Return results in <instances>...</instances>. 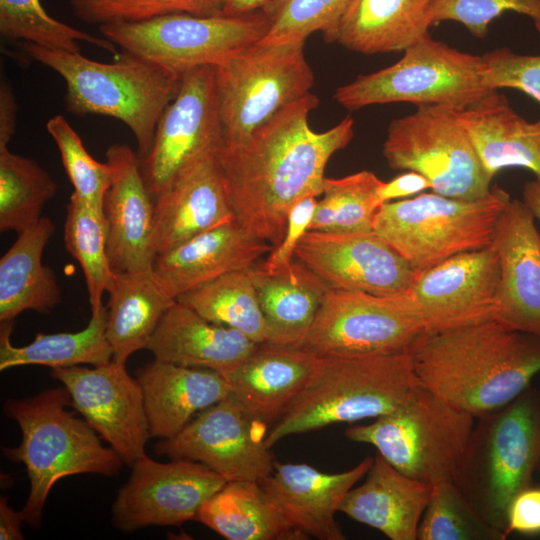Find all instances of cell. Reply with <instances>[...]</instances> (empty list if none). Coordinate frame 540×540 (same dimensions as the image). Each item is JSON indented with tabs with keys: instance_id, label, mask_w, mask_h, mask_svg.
I'll return each instance as SVG.
<instances>
[{
	"instance_id": "cell-19",
	"label": "cell",
	"mask_w": 540,
	"mask_h": 540,
	"mask_svg": "<svg viewBox=\"0 0 540 540\" xmlns=\"http://www.w3.org/2000/svg\"><path fill=\"white\" fill-rule=\"evenodd\" d=\"M295 259L330 288L395 295L409 289L417 272L373 230L331 233L309 230Z\"/></svg>"
},
{
	"instance_id": "cell-2",
	"label": "cell",
	"mask_w": 540,
	"mask_h": 540,
	"mask_svg": "<svg viewBox=\"0 0 540 540\" xmlns=\"http://www.w3.org/2000/svg\"><path fill=\"white\" fill-rule=\"evenodd\" d=\"M407 353L420 386L475 418L513 401L540 373V338L494 319L421 334Z\"/></svg>"
},
{
	"instance_id": "cell-33",
	"label": "cell",
	"mask_w": 540,
	"mask_h": 540,
	"mask_svg": "<svg viewBox=\"0 0 540 540\" xmlns=\"http://www.w3.org/2000/svg\"><path fill=\"white\" fill-rule=\"evenodd\" d=\"M195 521L227 540H305L258 481L227 482L200 508Z\"/></svg>"
},
{
	"instance_id": "cell-47",
	"label": "cell",
	"mask_w": 540,
	"mask_h": 540,
	"mask_svg": "<svg viewBox=\"0 0 540 540\" xmlns=\"http://www.w3.org/2000/svg\"><path fill=\"white\" fill-rule=\"evenodd\" d=\"M317 201L316 196H306L291 208L282 240L267 254L263 263L259 264L265 272H277L294 261L299 242L310 230Z\"/></svg>"
},
{
	"instance_id": "cell-46",
	"label": "cell",
	"mask_w": 540,
	"mask_h": 540,
	"mask_svg": "<svg viewBox=\"0 0 540 540\" xmlns=\"http://www.w3.org/2000/svg\"><path fill=\"white\" fill-rule=\"evenodd\" d=\"M481 58L483 83L489 90L517 89L540 103V55L516 54L501 48Z\"/></svg>"
},
{
	"instance_id": "cell-31",
	"label": "cell",
	"mask_w": 540,
	"mask_h": 540,
	"mask_svg": "<svg viewBox=\"0 0 540 540\" xmlns=\"http://www.w3.org/2000/svg\"><path fill=\"white\" fill-rule=\"evenodd\" d=\"M55 232L54 222L42 216L0 259V322L14 321L24 311L49 313L62 302L54 271L42 262Z\"/></svg>"
},
{
	"instance_id": "cell-29",
	"label": "cell",
	"mask_w": 540,
	"mask_h": 540,
	"mask_svg": "<svg viewBox=\"0 0 540 540\" xmlns=\"http://www.w3.org/2000/svg\"><path fill=\"white\" fill-rule=\"evenodd\" d=\"M457 112L492 178L501 169L522 167L540 181V119L533 123L526 121L498 90Z\"/></svg>"
},
{
	"instance_id": "cell-23",
	"label": "cell",
	"mask_w": 540,
	"mask_h": 540,
	"mask_svg": "<svg viewBox=\"0 0 540 540\" xmlns=\"http://www.w3.org/2000/svg\"><path fill=\"white\" fill-rule=\"evenodd\" d=\"M373 458L367 456L338 473L306 463L275 461L273 471L260 484L287 521L307 538L344 540L335 514L346 494L365 477Z\"/></svg>"
},
{
	"instance_id": "cell-26",
	"label": "cell",
	"mask_w": 540,
	"mask_h": 540,
	"mask_svg": "<svg viewBox=\"0 0 540 540\" xmlns=\"http://www.w3.org/2000/svg\"><path fill=\"white\" fill-rule=\"evenodd\" d=\"M433 487L404 474L377 454L365 480L346 494L339 512L391 540H417Z\"/></svg>"
},
{
	"instance_id": "cell-10",
	"label": "cell",
	"mask_w": 540,
	"mask_h": 540,
	"mask_svg": "<svg viewBox=\"0 0 540 540\" xmlns=\"http://www.w3.org/2000/svg\"><path fill=\"white\" fill-rule=\"evenodd\" d=\"M403 52L393 65L337 88L336 102L349 110L395 102L463 109L493 91L483 83L481 56L461 52L429 34Z\"/></svg>"
},
{
	"instance_id": "cell-51",
	"label": "cell",
	"mask_w": 540,
	"mask_h": 540,
	"mask_svg": "<svg viewBox=\"0 0 540 540\" xmlns=\"http://www.w3.org/2000/svg\"><path fill=\"white\" fill-rule=\"evenodd\" d=\"M21 511L14 510L8 503V498L0 497V539L1 540H22L24 539L21 530L23 523Z\"/></svg>"
},
{
	"instance_id": "cell-50",
	"label": "cell",
	"mask_w": 540,
	"mask_h": 540,
	"mask_svg": "<svg viewBox=\"0 0 540 540\" xmlns=\"http://www.w3.org/2000/svg\"><path fill=\"white\" fill-rule=\"evenodd\" d=\"M17 108L12 86L2 75L0 83V148L8 147V143L15 133Z\"/></svg>"
},
{
	"instance_id": "cell-53",
	"label": "cell",
	"mask_w": 540,
	"mask_h": 540,
	"mask_svg": "<svg viewBox=\"0 0 540 540\" xmlns=\"http://www.w3.org/2000/svg\"><path fill=\"white\" fill-rule=\"evenodd\" d=\"M523 202L540 223V181H529L523 188Z\"/></svg>"
},
{
	"instance_id": "cell-17",
	"label": "cell",
	"mask_w": 540,
	"mask_h": 540,
	"mask_svg": "<svg viewBox=\"0 0 540 540\" xmlns=\"http://www.w3.org/2000/svg\"><path fill=\"white\" fill-rule=\"evenodd\" d=\"M222 146L215 69L204 66L182 76L175 98L162 112L149 152L140 159L155 200L193 158Z\"/></svg>"
},
{
	"instance_id": "cell-12",
	"label": "cell",
	"mask_w": 540,
	"mask_h": 540,
	"mask_svg": "<svg viewBox=\"0 0 540 540\" xmlns=\"http://www.w3.org/2000/svg\"><path fill=\"white\" fill-rule=\"evenodd\" d=\"M457 110L445 105H420L414 113L393 120L383 155L390 168L425 176L437 194L474 200L489 194L492 177L483 167Z\"/></svg>"
},
{
	"instance_id": "cell-14",
	"label": "cell",
	"mask_w": 540,
	"mask_h": 540,
	"mask_svg": "<svg viewBox=\"0 0 540 540\" xmlns=\"http://www.w3.org/2000/svg\"><path fill=\"white\" fill-rule=\"evenodd\" d=\"M498 283V255L491 244L417 272L402 298L421 334H433L493 320Z\"/></svg>"
},
{
	"instance_id": "cell-44",
	"label": "cell",
	"mask_w": 540,
	"mask_h": 540,
	"mask_svg": "<svg viewBox=\"0 0 540 540\" xmlns=\"http://www.w3.org/2000/svg\"><path fill=\"white\" fill-rule=\"evenodd\" d=\"M75 16L98 26L136 22L163 15H222L226 0H67Z\"/></svg>"
},
{
	"instance_id": "cell-30",
	"label": "cell",
	"mask_w": 540,
	"mask_h": 540,
	"mask_svg": "<svg viewBox=\"0 0 540 540\" xmlns=\"http://www.w3.org/2000/svg\"><path fill=\"white\" fill-rule=\"evenodd\" d=\"M432 3L433 0H352L324 38L363 54L405 51L429 34Z\"/></svg>"
},
{
	"instance_id": "cell-37",
	"label": "cell",
	"mask_w": 540,
	"mask_h": 540,
	"mask_svg": "<svg viewBox=\"0 0 540 540\" xmlns=\"http://www.w3.org/2000/svg\"><path fill=\"white\" fill-rule=\"evenodd\" d=\"M58 186L35 160L0 148V230L17 233L42 217Z\"/></svg>"
},
{
	"instance_id": "cell-41",
	"label": "cell",
	"mask_w": 540,
	"mask_h": 540,
	"mask_svg": "<svg viewBox=\"0 0 540 540\" xmlns=\"http://www.w3.org/2000/svg\"><path fill=\"white\" fill-rule=\"evenodd\" d=\"M454 482L434 485L418 528L417 540H504Z\"/></svg>"
},
{
	"instance_id": "cell-8",
	"label": "cell",
	"mask_w": 540,
	"mask_h": 540,
	"mask_svg": "<svg viewBox=\"0 0 540 540\" xmlns=\"http://www.w3.org/2000/svg\"><path fill=\"white\" fill-rule=\"evenodd\" d=\"M511 200L499 186L474 200L435 192L383 203L373 231L416 272L462 252L492 244L498 218Z\"/></svg>"
},
{
	"instance_id": "cell-52",
	"label": "cell",
	"mask_w": 540,
	"mask_h": 540,
	"mask_svg": "<svg viewBox=\"0 0 540 540\" xmlns=\"http://www.w3.org/2000/svg\"><path fill=\"white\" fill-rule=\"evenodd\" d=\"M268 0H226L222 15L237 16L260 10Z\"/></svg>"
},
{
	"instance_id": "cell-38",
	"label": "cell",
	"mask_w": 540,
	"mask_h": 540,
	"mask_svg": "<svg viewBox=\"0 0 540 540\" xmlns=\"http://www.w3.org/2000/svg\"><path fill=\"white\" fill-rule=\"evenodd\" d=\"M373 172L363 170L342 178H326L317 201L310 230L354 233L373 230L374 217L383 204L378 197L382 184Z\"/></svg>"
},
{
	"instance_id": "cell-20",
	"label": "cell",
	"mask_w": 540,
	"mask_h": 540,
	"mask_svg": "<svg viewBox=\"0 0 540 540\" xmlns=\"http://www.w3.org/2000/svg\"><path fill=\"white\" fill-rule=\"evenodd\" d=\"M534 222L518 199H511L498 218L492 240L499 261L494 320L540 338V234Z\"/></svg>"
},
{
	"instance_id": "cell-18",
	"label": "cell",
	"mask_w": 540,
	"mask_h": 540,
	"mask_svg": "<svg viewBox=\"0 0 540 540\" xmlns=\"http://www.w3.org/2000/svg\"><path fill=\"white\" fill-rule=\"evenodd\" d=\"M50 375L68 390L71 406L131 466L145 456L151 438L142 388L114 360L93 368H52Z\"/></svg>"
},
{
	"instance_id": "cell-11",
	"label": "cell",
	"mask_w": 540,
	"mask_h": 540,
	"mask_svg": "<svg viewBox=\"0 0 540 540\" xmlns=\"http://www.w3.org/2000/svg\"><path fill=\"white\" fill-rule=\"evenodd\" d=\"M268 29L269 21L261 10L237 16L175 13L99 26L101 35L122 51L179 76L199 67H216L261 40Z\"/></svg>"
},
{
	"instance_id": "cell-34",
	"label": "cell",
	"mask_w": 540,
	"mask_h": 540,
	"mask_svg": "<svg viewBox=\"0 0 540 540\" xmlns=\"http://www.w3.org/2000/svg\"><path fill=\"white\" fill-rule=\"evenodd\" d=\"M107 292L106 336L112 360L126 364L130 355L147 349L159 322L176 300L162 291L152 271L114 273Z\"/></svg>"
},
{
	"instance_id": "cell-4",
	"label": "cell",
	"mask_w": 540,
	"mask_h": 540,
	"mask_svg": "<svg viewBox=\"0 0 540 540\" xmlns=\"http://www.w3.org/2000/svg\"><path fill=\"white\" fill-rule=\"evenodd\" d=\"M21 44L23 54L64 79L69 113L118 119L134 135L138 157L146 156L158 120L177 95L182 76L126 51L112 63H103L80 52Z\"/></svg>"
},
{
	"instance_id": "cell-7",
	"label": "cell",
	"mask_w": 540,
	"mask_h": 540,
	"mask_svg": "<svg viewBox=\"0 0 540 540\" xmlns=\"http://www.w3.org/2000/svg\"><path fill=\"white\" fill-rule=\"evenodd\" d=\"M476 418L419 384L394 410L346 429L404 474L430 485L453 482Z\"/></svg>"
},
{
	"instance_id": "cell-32",
	"label": "cell",
	"mask_w": 540,
	"mask_h": 540,
	"mask_svg": "<svg viewBox=\"0 0 540 540\" xmlns=\"http://www.w3.org/2000/svg\"><path fill=\"white\" fill-rule=\"evenodd\" d=\"M250 269L268 342L300 347L330 287L296 259L274 273L258 263Z\"/></svg>"
},
{
	"instance_id": "cell-45",
	"label": "cell",
	"mask_w": 540,
	"mask_h": 540,
	"mask_svg": "<svg viewBox=\"0 0 540 540\" xmlns=\"http://www.w3.org/2000/svg\"><path fill=\"white\" fill-rule=\"evenodd\" d=\"M506 12L528 17L540 33V0H433L431 20L432 26L458 22L473 36L484 38L490 23Z\"/></svg>"
},
{
	"instance_id": "cell-22",
	"label": "cell",
	"mask_w": 540,
	"mask_h": 540,
	"mask_svg": "<svg viewBox=\"0 0 540 540\" xmlns=\"http://www.w3.org/2000/svg\"><path fill=\"white\" fill-rule=\"evenodd\" d=\"M217 151L208 150L193 158L154 200L157 255L234 220Z\"/></svg>"
},
{
	"instance_id": "cell-6",
	"label": "cell",
	"mask_w": 540,
	"mask_h": 540,
	"mask_svg": "<svg viewBox=\"0 0 540 540\" xmlns=\"http://www.w3.org/2000/svg\"><path fill=\"white\" fill-rule=\"evenodd\" d=\"M540 474V391L530 385L475 420L454 483L476 511L508 536L507 509Z\"/></svg>"
},
{
	"instance_id": "cell-5",
	"label": "cell",
	"mask_w": 540,
	"mask_h": 540,
	"mask_svg": "<svg viewBox=\"0 0 540 540\" xmlns=\"http://www.w3.org/2000/svg\"><path fill=\"white\" fill-rule=\"evenodd\" d=\"M418 385L407 352L319 358L304 388L266 434L271 448L297 434L378 418Z\"/></svg>"
},
{
	"instance_id": "cell-36",
	"label": "cell",
	"mask_w": 540,
	"mask_h": 540,
	"mask_svg": "<svg viewBox=\"0 0 540 540\" xmlns=\"http://www.w3.org/2000/svg\"><path fill=\"white\" fill-rule=\"evenodd\" d=\"M250 268L225 274L176 300L206 320L236 329L256 343L268 342V330Z\"/></svg>"
},
{
	"instance_id": "cell-43",
	"label": "cell",
	"mask_w": 540,
	"mask_h": 540,
	"mask_svg": "<svg viewBox=\"0 0 540 540\" xmlns=\"http://www.w3.org/2000/svg\"><path fill=\"white\" fill-rule=\"evenodd\" d=\"M46 130L54 140L65 172L73 186V195L80 201L103 210L106 192L111 183L110 165L94 159L82 139L62 115L51 117Z\"/></svg>"
},
{
	"instance_id": "cell-21",
	"label": "cell",
	"mask_w": 540,
	"mask_h": 540,
	"mask_svg": "<svg viewBox=\"0 0 540 540\" xmlns=\"http://www.w3.org/2000/svg\"><path fill=\"white\" fill-rule=\"evenodd\" d=\"M112 171L103 212L108 227L107 253L114 273L152 271L154 199L140 169L137 152L127 144H112L106 151Z\"/></svg>"
},
{
	"instance_id": "cell-24",
	"label": "cell",
	"mask_w": 540,
	"mask_h": 540,
	"mask_svg": "<svg viewBox=\"0 0 540 540\" xmlns=\"http://www.w3.org/2000/svg\"><path fill=\"white\" fill-rule=\"evenodd\" d=\"M272 249L231 220L158 254L152 274L162 291L176 300L225 274L252 267Z\"/></svg>"
},
{
	"instance_id": "cell-39",
	"label": "cell",
	"mask_w": 540,
	"mask_h": 540,
	"mask_svg": "<svg viewBox=\"0 0 540 540\" xmlns=\"http://www.w3.org/2000/svg\"><path fill=\"white\" fill-rule=\"evenodd\" d=\"M64 241L67 251L80 264L88 290L91 313L103 307L102 296L112 282L108 253V227L103 210L73 195L66 206Z\"/></svg>"
},
{
	"instance_id": "cell-48",
	"label": "cell",
	"mask_w": 540,
	"mask_h": 540,
	"mask_svg": "<svg viewBox=\"0 0 540 540\" xmlns=\"http://www.w3.org/2000/svg\"><path fill=\"white\" fill-rule=\"evenodd\" d=\"M506 520L508 536L540 535V486L532 484L517 493L508 506Z\"/></svg>"
},
{
	"instance_id": "cell-9",
	"label": "cell",
	"mask_w": 540,
	"mask_h": 540,
	"mask_svg": "<svg viewBox=\"0 0 540 540\" xmlns=\"http://www.w3.org/2000/svg\"><path fill=\"white\" fill-rule=\"evenodd\" d=\"M222 146L244 142L314 85L304 43H252L214 67Z\"/></svg>"
},
{
	"instance_id": "cell-27",
	"label": "cell",
	"mask_w": 540,
	"mask_h": 540,
	"mask_svg": "<svg viewBox=\"0 0 540 540\" xmlns=\"http://www.w3.org/2000/svg\"><path fill=\"white\" fill-rule=\"evenodd\" d=\"M151 438L177 435L198 413L229 396L217 371L154 359L136 372Z\"/></svg>"
},
{
	"instance_id": "cell-35",
	"label": "cell",
	"mask_w": 540,
	"mask_h": 540,
	"mask_svg": "<svg viewBox=\"0 0 540 540\" xmlns=\"http://www.w3.org/2000/svg\"><path fill=\"white\" fill-rule=\"evenodd\" d=\"M13 322H1L0 326V370L42 365L65 368L81 364L105 365L112 361L113 351L106 336L107 307L103 305L91 313L88 325L77 332L38 333L25 346L11 343Z\"/></svg>"
},
{
	"instance_id": "cell-25",
	"label": "cell",
	"mask_w": 540,
	"mask_h": 540,
	"mask_svg": "<svg viewBox=\"0 0 540 540\" xmlns=\"http://www.w3.org/2000/svg\"><path fill=\"white\" fill-rule=\"evenodd\" d=\"M318 361L293 346L259 343L239 365L220 373L232 397L256 420L274 423L307 383Z\"/></svg>"
},
{
	"instance_id": "cell-13",
	"label": "cell",
	"mask_w": 540,
	"mask_h": 540,
	"mask_svg": "<svg viewBox=\"0 0 540 540\" xmlns=\"http://www.w3.org/2000/svg\"><path fill=\"white\" fill-rule=\"evenodd\" d=\"M419 335L402 293L330 288L299 348L319 358L387 355L407 352Z\"/></svg>"
},
{
	"instance_id": "cell-28",
	"label": "cell",
	"mask_w": 540,
	"mask_h": 540,
	"mask_svg": "<svg viewBox=\"0 0 540 540\" xmlns=\"http://www.w3.org/2000/svg\"><path fill=\"white\" fill-rule=\"evenodd\" d=\"M258 344L176 300L159 322L147 350L159 361L223 373L239 365Z\"/></svg>"
},
{
	"instance_id": "cell-15",
	"label": "cell",
	"mask_w": 540,
	"mask_h": 540,
	"mask_svg": "<svg viewBox=\"0 0 540 540\" xmlns=\"http://www.w3.org/2000/svg\"><path fill=\"white\" fill-rule=\"evenodd\" d=\"M265 425L228 396L198 413L174 437L160 439L155 452L202 463L227 482H260L276 461L266 444Z\"/></svg>"
},
{
	"instance_id": "cell-40",
	"label": "cell",
	"mask_w": 540,
	"mask_h": 540,
	"mask_svg": "<svg viewBox=\"0 0 540 540\" xmlns=\"http://www.w3.org/2000/svg\"><path fill=\"white\" fill-rule=\"evenodd\" d=\"M0 33L10 40L42 47L80 52L79 42L101 48L116 56L117 46L50 16L40 0H0Z\"/></svg>"
},
{
	"instance_id": "cell-1",
	"label": "cell",
	"mask_w": 540,
	"mask_h": 540,
	"mask_svg": "<svg viewBox=\"0 0 540 540\" xmlns=\"http://www.w3.org/2000/svg\"><path fill=\"white\" fill-rule=\"evenodd\" d=\"M318 103L309 93L244 142L217 151L234 221L273 247L284 236L291 208L306 196L322 195L329 159L354 135L349 116L326 131L312 130L308 117Z\"/></svg>"
},
{
	"instance_id": "cell-3",
	"label": "cell",
	"mask_w": 540,
	"mask_h": 540,
	"mask_svg": "<svg viewBox=\"0 0 540 540\" xmlns=\"http://www.w3.org/2000/svg\"><path fill=\"white\" fill-rule=\"evenodd\" d=\"M71 406L68 390L46 389L32 397L8 399L5 415L21 430L16 447H4L3 455L25 466L30 490L21 510L24 523L41 525L48 495L56 482L71 475H117L124 464L119 454L102 443L83 419L66 409Z\"/></svg>"
},
{
	"instance_id": "cell-49",
	"label": "cell",
	"mask_w": 540,
	"mask_h": 540,
	"mask_svg": "<svg viewBox=\"0 0 540 540\" xmlns=\"http://www.w3.org/2000/svg\"><path fill=\"white\" fill-rule=\"evenodd\" d=\"M432 189L430 181L420 173L407 171L388 182H382L378 197L382 203L406 199Z\"/></svg>"
},
{
	"instance_id": "cell-16",
	"label": "cell",
	"mask_w": 540,
	"mask_h": 540,
	"mask_svg": "<svg viewBox=\"0 0 540 540\" xmlns=\"http://www.w3.org/2000/svg\"><path fill=\"white\" fill-rule=\"evenodd\" d=\"M131 467L111 509L112 525L127 533L195 520L202 505L227 483L204 464L188 459L164 463L145 455Z\"/></svg>"
},
{
	"instance_id": "cell-42",
	"label": "cell",
	"mask_w": 540,
	"mask_h": 540,
	"mask_svg": "<svg viewBox=\"0 0 540 540\" xmlns=\"http://www.w3.org/2000/svg\"><path fill=\"white\" fill-rule=\"evenodd\" d=\"M352 0H268L260 9L269 21L265 44L305 43L314 32L326 37Z\"/></svg>"
}]
</instances>
